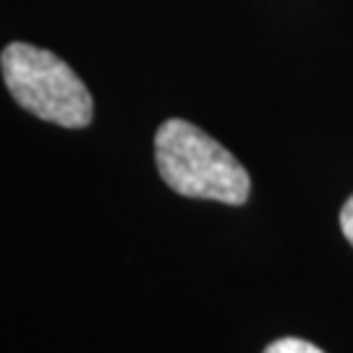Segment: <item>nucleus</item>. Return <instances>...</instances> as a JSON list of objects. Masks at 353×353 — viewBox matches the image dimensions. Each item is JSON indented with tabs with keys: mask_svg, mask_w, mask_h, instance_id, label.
Listing matches in <instances>:
<instances>
[{
	"mask_svg": "<svg viewBox=\"0 0 353 353\" xmlns=\"http://www.w3.org/2000/svg\"><path fill=\"white\" fill-rule=\"evenodd\" d=\"M160 178L181 196L243 204L252 191L246 168L210 134L189 121L170 118L154 134Z\"/></svg>",
	"mask_w": 353,
	"mask_h": 353,
	"instance_id": "f257e3e1",
	"label": "nucleus"
},
{
	"mask_svg": "<svg viewBox=\"0 0 353 353\" xmlns=\"http://www.w3.org/2000/svg\"><path fill=\"white\" fill-rule=\"evenodd\" d=\"M6 87L24 110L63 128L92 123L94 102L74 68L55 52L11 42L0 55Z\"/></svg>",
	"mask_w": 353,
	"mask_h": 353,
	"instance_id": "f03ea898",
	"label": "nucleus"
},
{
	"mask_svg": "<svg viewBox=\"0 0 353 353\" xmlns=\"http://www.w3.org/2000/svg\"><path fill=\"white\" fill-rule=\"evenodd\" d=\"M265 353H325V351L312 345L309 341H301V338H280V341L270 343L265 348Z\"/></svg>",
	"mask_w": 353,
	"mask_h": 353,
	"instance_id": "7ed1b4c3",
	"label": "nucleus"
},
{
	"mask_svg": "<svg viewBox=\"0 0 353 353\" xmlns=\"http://www.w3.org/2000/svg\"><path fill=\"white\" fill-rule=\"evenodd\" d=\"M341 228H343V236H345V239H348V243L353 246V196L345 204H343V210H341Z\"/></svg>",
	"mask_w": 353,
	"mask_h": 353,
	"instance_id": "20e7f679",
	"label": "nucleus"
}]
</instances>
